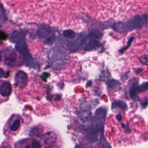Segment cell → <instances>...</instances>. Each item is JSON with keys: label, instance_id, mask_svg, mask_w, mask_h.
I'll use <instances>...</instances> for the list:
<instances>
[{"label": "cell", "instance_id": "1", "mask_svg": "<svg viewBox=\"0 0 148 148\" xmlns=\"http://www.w3.org/2000/svg\"><path fill=\"white\" fill-rule=\"evenodd\" d=\"M147 23L146 14L136 15L124 23H117L113 26V29L119 33H125L134 29L142 28Z\"/></svg>", "mask_w": 148, "mask_h": 148}, {"label": "cell", "instance_id": "2", "mask_svg": "<svg viewBox=\"0 0 148 148\" xmlns=\"http://www.w3.org/2000/svg\"><path fill=\"white\" fill-rule=\"evenodd\" d=\"M16 49L22 56L24 61L27 65L31 67H34V61L31 54L29 53L25 42L17 43L16 45Z\"/></svg>", "mask_w": 148, "mask_h": 148}, {"label": "cell", "instance_id": "3", "mask_svg": "<svg viewBox=\"0 0 148 148\" xmlns=\"http://www.w3.org/2000/svg\"><path fill=\"white\" fill-rule=\"evenodd\" d=\"M50 58L52 64L55 66L63 65L65 64L66 61L68 60L65 52L62 50H57V49L51 50L50 54Z\"/></svg>", "mask_w": 148, "mask_h": 148}, {"label": "cell", "instance_id": "4", "mask_svg": "<svg viewBox=\"0 0 148 148\" xmlns=\"http://www.w3.org/2000/svg\"><path fill=\"white\" fill-rule=\"evenodd\" d=\"M106 115V109L105 108H99L95 112L94 118V125L95 126L98 132H101L103 130Z\"/></svg>", "mask_w": 148, "mask_h": 148}, {"label": "cell", "instance_id": "5", "mask_svg": "<svg viewBox=\"0 0 148 148\" xmlns=\"http://www.w3.org/2000/svg\"><path fill=\"white\" fill-rule=\"evenodd\" d=\"M5 62L9 65H14L17 61V55L12 49H6L3 53Z\"/></svg>", "mask_w": 148, "mask_h": 148}, {"label": "cell", "instance_id": "6", "mask_svg": "<svg viewBox=\"0 0 148 148\" xmlns=\"http://www.w3.org/2000/svg\"><path fill=\"white\" fill-rule=\"evenodd\" d=\"M15 84L20 88H24L28 83V77L27 74L21 71L17 72L14 77Z\"/></svg>", "mask_w": 148, "mask_h": 148}, {"label": "cell", "instance_id": "7", "mask_svg": "<svg viewBox=\"0 0 148 148\" xmlns=\"http://www.w3.org/2000/svg\"><path fill=\"white\" fill-rule=\"evenodd\" d=\"M86 37L83 35L77 38L75 40H69L66 44V47L70 51H75L80 49L86 41Z\"/></svg>", "mask_w": 148, "mask_h": 148}, {"label": "cell", "instance_id": "8", "mask_svg": "<svg viewBox=\"0 0 148 148\" xmlns=\"http://www.w3.org/2000/svg\"><path fill=\"white\" fill-rule=\"evenodd\" d=\"M43 139L45 145H46L47 147H51L54 146L56 144L57 140V135L54 132L49 131L44 134Z\"/></svg>", "mask_w": 148, "mask_h": 148}, {"label": "cell", "instance_id": "9", "mask_svg": "<svg viewBox=\"0 0 148 148\" xmlns=\"http://www.w3.org/2000/svg\"><path fill=\"white\" fill-rule=\"evenodd\" d=\"M51 33V28L46 25L42 24L36 31L37 35L41 38H46Z\"/></svg>", "mask_w": 148, "mask_h": 148}, {"label": "cell", "instance_id": "10", "mask_svg": "<svg viewBox=\"0 0 148 148\" xmlns=\"http://www.w3.org/2000/svg\"><path fill=\"white\" fill-rule=\"evenodd\" d=\"M12 91V86L9 82H6L3 83L0 88V92L3 97H8L10 95Z\"/></svg>", "mask_w": 148, "mask_h": 148}, {"label": "cell", "instance_id": "11", "mask_svg": "<svg viewBox=\"0 0 148 148\" xmlns=\"http://www.w3.org/2000/svg\"><path fill=\"white\" fill-rule=\"evenodd\" d=\"M10 40L13 42H15L17 44L24 41V36L23 33L20 31H15L13 32Z\"/></svg>", "mask_w": 148, "mask_h": 148}, {"label": "cell", "instance_id": "12", "mask_svg": "<svg viewBox=\"0 0 148 148\" xmlns=\"http://www.w3.org/2000/svg\"><path fill=\"white\" fill-rule=\"evenodd\" d=\"M100 46V42L98 40L90 39L85 45L84 50L85 51H91L96 49Z\"/></svg>", "mask_w": 148, "mask_h": 148}, {"label": "cell", "instance_id": "13", "mask_svg": "<svg viewBox=\"0 0 148 148\" xmlns=\"http://www.w3.org/2000/svg\"><path fill=\"white\" fill-rule=\"evenodd\" d=\"M107 86L114 91H119L121 89L120 83L114 79H109L106 82Z\"/></svg>", "mask_w": 148, "mask_h": 148}, {"label": "cell", "instance_id": "14", "mask_svg": "<svg viewBox=\"0 0 148 148\" xmlns=\"http://www.w3.org/2000/svg\"><path fill=\"white\" fill-rule=\"evenodd\" d=\"M102 36V32L98 29H93L88 34V37L90 39L99 40L100 39H101Z\"/></svg>", "mask_w": 148, "mask_h": 148}, {"label": "cell", "instance_id": "15", "mask_svg": "<svg viewBox=\"0 0 148 148\" xmlns=\"http://www.w3.org/2000/svg\"><path fill=\"white\" fill-rule=\"evenodd\" d=\"M112 108L113 109L119 108L123 110H126L127 109V105L126 103L123 101H116L112 103Z\"/></svg>", "mask_w": 148, "mask_h": 148}, {"label": "cell", "instance_id": "16", "mask_svg": "<svg viewBox=\"0 0 148 148\" xmlns=\"http://www.w3.org/2000/svg\"><path fill=\"white\" fill-rule=\"evenodd\" d=\"M138 82H134L130 88V95L132 98H135L138 94Z\"/></svg>", "mask_w": 148, "mask_h": 148}, {"label": "cell", "instance_id": "17", "mask_svg": "<svg viewBox=\"0 0 148 148\" xmlns=\"http://www.w3.org/2000/svg\"><path fill=\"white\" fill-rule=\"evenodd\" d=\"M42 134V131L41 130L37 127H35L32 128H31L30 132H29V135L31 136H36V137H39Z\"/></svg>", "mask_w": 148, "mask_h": 148}, {"label": "cell", "instance_id": "18", "mask_svg": "<svg viewBox=\"0 0 148 148\" xmlns=\"http://www.w3.org/2000/svg\"><path fill=\"white\" fill-rule=\"evenodd\" d=\"M63 35L68 39H74L75 38L76 34L71 29H66L63 31Z\"/></svg>", "mask_w": 148, "mask_h": 148}, {"label": "cell", "instance_id": "19", "mask_svg": "<svg viewBox=\"0 0 148 148\" xmlns=\"http://www.w3.org/2000/svg\"><path fill=\"white\" fill-rule=\"evenodd\" d=\"M20 125V121L18 119L15 120L10 126V130L13 131H17Z\"/></svg>", "mask_w": 148, "mask_h": 148}, {"label": "cell", "instance_id": "20", "mask_svg": "<svg viewBox=\"0 0 148 148\" xmlns=\"http://www.w3.org/2000/svg\"><path fill=\"white\" fill-rule=\"evenodd\" d=\"M54 35H53L51 36H50L45 38V39L43 40V43L47 45H51L54 43Z\"/></svg>", "mask_w": 148, "mask_h": 148}, {"label": "cell", "instance_id": "21", "mask_svg": "<svg viewBox=\"0 0 148 148\" xmlns=\"http://www.w3.org/2000/svg\"><path fill=\"white\" fill-rule=\"evenodd\" d=\"M134 40V37L133 36H132V37H131L128 40V42H127V45L125 46H124V47H123V48H121V49H120L119 50V52L120 53H124V51H125V50L131 46V43H132V40Z\"/></svg>", "mask_w": 148, "mask_h": 148}, {"label": "cell", "instance_id": "22", "mask_svg": "<svg viewBox=\"0 0 148 148\" xmlns=\"http://www.w3.org/2000/svg\"><path fill=\"white\" fill-rule=\"evenodd\" d=\"M147 89V82L143 83L142 84L138 86V93L145 92Z\"/></svg>", "mask_w": 148, "mask_h": 148}, {"label": "cell", "instance_id": "23", "mask_svg": "<svg viewBox=\"0 0 148 148\" xmlns=\"http://www.w3.org/2000/svg\"><path fill=\"white\" fill-rule=\"evenodd\" d=\"M139 60H140V62L142 64H143V65H147L148 59H147V54H145V55H143L142 56H141L139 58Z\"/></svg>", "mask_w": 148, "mask_h": 148}, {"label": "cell", "instance_id": "24", "mask_svg": "<svg viewBox=\"0 0 148 148\" xmlns=\"http://www.w3.org/2000/svg\"><path fill=\"white\" fill-rule=\"evenodd\" d=\"M32 148H41V144L37 140H34L31 143Z\"/></svg>", "mask_w": 148, "mask_h": 148}, {"label": "cell", "instance_id": "25", "mask_svg": "<svg viewBox=\"0 0 148 148\" xmlns=\"http://www.w3.org/2000/svg\"><path fill=\"white\" fill-rule=\"evenodd\" d=\"M147 105V99L146 98L145 101H143V102H141V105H142V108H146Z\"/></svg>", "mask_w": 148, "mask_h": 148}, {"label": "cell", "instance_id": "26", "mask_svg": "<svg viewBox=\"0 0 148 148\" xmlns=\"http://www.w3.org/2000/svg\"><path fill=\"white\" fill-rule=\"evenodd\" d=\"M5 75V73H4V71L3 70L0 68V78L1 77H2Z\"/></svg>", "mask_w": 148, "mask_h": 148}, {"label": "cell", "instance_id": "27", "mask_svg": "<svg viewBox=\"0 0 148 148\" xmlns=\"http://www.w3.org/2000/svg\"><path fill=\"white\" fill-rule=\"evenodd\" d=\"M116 118H117V119L119 120V121H121V119H122V116H121V114H117V116H116Z\"/></svg>", "mask_w": 148, "mask_h": 148}, {"label": "cell", "instance_id": "28", "mask_svg": "<svg viewBox=\"0 0 148 148\" xmlns=\"http://www.w3.org/2000/svg\"><path fill=\"white\" fill-rule=\"evenodd\" d=\"M142 71V69H141V68H140V69H138V71H136V73H140V72Z\"/></svg>", "mask_w": 148, "mask_h": 148}, {"label": "cell", "instance_id": "29", "mask_svg": "<svg viewBox=\"0 0 148 148\" xmlns=\"http://www.w3.org/2000/svg\"><path fill=\"white\" fill-rule=\"evenodd\" d=\"M2 53H1V52L0 51V61H1V60H2Z\"/></svg>", "mask_w": 148, "mask_h": 148}, {"label": "cell", "instance_id": "30", "mask_svg": "<svg viewBox=\"0 0 148 148\" xmlns=\"http://www.w3.org/2000/svg\"><path fill=\"white\" fill-rule=\"evenodd\" d=\"M75 148H82V147H80V146H76Z\"/></svg>", "mask_w": 148, "mask_h": 148}, {"label": "cell", "instance_id": "31", "mask_svg": "<svg viewBox=\"0 0 148 148\" xmlns=\"http://www.w3.org/2000/svg\"><path fill=\"white\" fill-rule=\"evenodd\" d=\"M46 148H51V147H46Z\"/></svg>", "mask_w": 148, "mask_h": 148}]
</instances>
